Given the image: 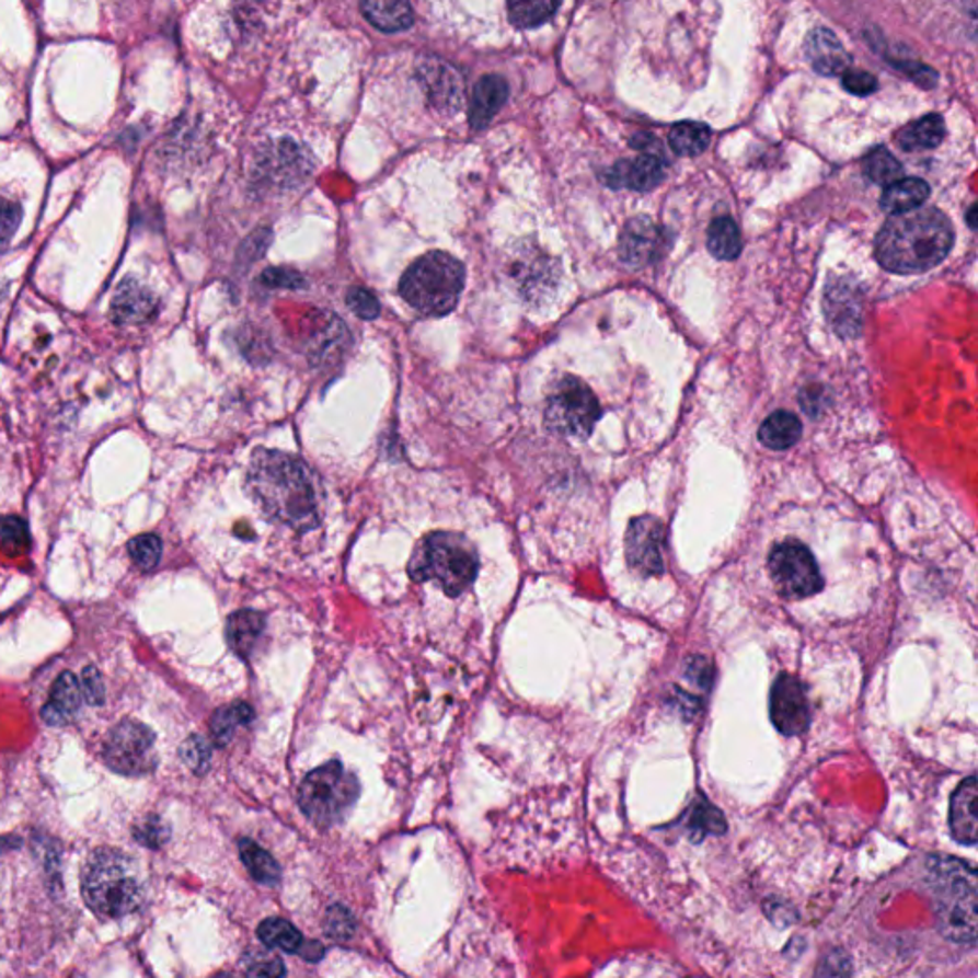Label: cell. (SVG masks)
<instances>
[{
    "label": "cell",
    "instance_id": "1",
    "mask_svg": "<svg viewBox=\"0 0 978 978\" xmlns=\"http://www.w3.org/2000/svg\"><path fill=\"white\" fill-rule=\"evenodd\" d=\"M246 490L272 522L300 531L318 526L314 479L299 457L276 449L254 451Z\"/></svg>",
    "mask_w": 978,
    "mask_h": 978
},
{
    "label": "cell",
    "instance_id": "2",
    "mask_svg": "<svg viewBox=\"0 0 978 978\" xmlns=\"http://www.w3.org/2000/svg\"><path fill=\"white\" fill-rule=\"evenodd\" d=\"M954 228L942 210L925 207L890 217L875 240V256L895 274H921L948 256Z\"/></svg>",
    "mask_w": 978,
    "mask_h": 978
},
{
    "label": "cell",
    "instance_id": "3",
    "mask_svg": "<svg viewBox=\"0 0 978 978\" xmlns=\"http://www.w3.org/2000/svg\"><path fill=\"white\" fill-rule=\"evenodd\" d=\"M480 561L469 539L456 531H434L411 554L413 582H436L449 597H459L476 582Z\"/></svg>",
    "mask_w": 978,
    "mask_h": 978
},
{
    "label": "cell",
    "instance_id": "4",
    "mask_svg": "<svg viewBox=\"0 0 978 978\" xmlns=\"http://www.w3.org/2000/svg\"><path fill=\"white\" fill-rule=\"evenodd\" d=\"M81 893L90 910L102 919L125 918L142 904V887L127 854L100 849L84 864Z\"/></svg>",
    "mask_w": 978,
    "mask_h": 978
},
{
    "label": "cell",
    "instance_id": "5",
    "mask_svg": "<svg viewBox=\"0 0 978 978\" xmlns=\"http://www.w3.org/2000/svg\"><path fill=\"white\" fill-rule=\"evenodd\" d=\"M939 890V927L950 941L973 944L978 933L977 870L964 860L934 856L929 860Z\"/></svg>",
    "mask_w": 978,
    "mask_h": 978
},
{
    "label": "cell",
    "instance_id": "6",
    "mask_svg": "<svg viewBox=\"0 0 978 978\" xmlns=\"http://www.w3.org/2000/svg\"><path fill=\"white\" fill-rule=\"evenodd\" d=\"M463 287V264L441 251H433L413 262L400 281V291L407 304L426 315L451 312Z\"/></svg>",
    "mask_w": 978,
    "mask_h": 978
},
{
    "label": "cell",
    "instance_id": "7",
    "mask_svg": "<svg viewBox=\"0 0 978 978\" xmlns=\"http://www.w3.org/2000/svg\"><path fill=\"white\" fill-rule=\"evenodd\" d=\"M356 776L338 761L323 764L310 772L299 787V805L310 820L320 826H333L343 820L358 801Z\"/></svg>",
    "mask_w": 978,
    "mask_h": 978
},
{
    "label": "cell",
    "instance_id": "8",
    "mask_svg": "<svg viewBox=\"0 0 978 978\" xmlns=\"http://www.w3.org/2000/svg\"><path fill=\"white\" fill-rule=\"evenodd\" d=\"M600 417L595 394L585 382L564 379L546 400L545 425L551 433L568 438H587Z\"/></svg>",
    "mask_w": 978,
    "mask_h": 978
},
{
    "label": "cell",
    "instance_id": "9",
    "mask_svg": "<svg viewBox=\"0 0 978 978\" xmlns=\"http://www.w3.org/2000/svg\"><path fill=\"white\" fill-rule=\"evenodd\" d=\"M156 734L148 726L125 718L113 726L104 746V761L125 776H142L156 769Z\"/></svg>",
    "mask_w": 978,
    "mask_h": 978
},
{
    "label": "cell",
    "instance_id": "10",
    "mask_svg": "<svg viewBox=\"0 0 978 978\" xmlns=\"http://www.w3.org/2000/svg\"><path fill=\"white\" fill-rule=\"evenodd\" d=\"M770 577L785 598H807L820 592L824 577L815 556L799 541L774 546L769 559Z\"/></svg>",
    "mask_w": 978,
    "mask_h": 978
},
{
    "label": "cell",
    "instance_id": "11",
    "mask_svg": "<svg viewBox=\"0 0 978 978\" xmlns=\"http://www.w3.org/2000/svg\"><path fill=\"white\" fill-rule=\"evenodd\" d=\"M770 718L784 736H799L810 723L807 690L792 675H780L770 692Z\"/></svg>",
    "mask_w": 978,
    "mask_h": 978
},
{
    "label": "cell",
    "instance_id": "12",
    "mask_svg": "<svg viewBox=\"0 0 978 978\" xmlns=\"http://www.w3.org/2000/svg\"><path fill=\"white\" fill-rule=\"evenodd\" d=\"M661 541H664V528L656 518L651 516L636 518L628 533L629 564L644 575L661 574L664 572Z\"/></svg>",
    "mask_w": 978,
    "mask_h": 978
},
{
    "label": "cell",
    "instance_id": "13",
    "mask_svg": "<svg viewBox=\"0 0 978 978\" xmlns=\"http://www.w3.org/2000/svg\"><path fill=\"white\" fill-rule=\"evenodd\" d=\"M158 312V297L133 277H127L117 287V292L113 297L110 318L115 325L128 327V325H142V323L156 320Z\"/></svg>",
    "mask_w": 978,
    "mask_h": 978
},
{
    "label": "cell",
    "instance_id": "14",
    "mask_svg": "<svg viewBox=\"0 0 978 978\" xmlns=\"http://www.w3.org/2000/svg\"><path fill=\"white\" fill-rule=\"evenodd\" d=\"M421 82L438 112L457 113L464 100L463 77L446 61L430 60L421 66Z\"/></svg>",
    "mask_w": 978,
    "mask_h": 978
},
{
    "label": "cell",
    "instance_id": "15",
    "mask_svg": "<svg viewBox=\"0 0 978 978\" xmlns=\"http://www.w3.org/2000/svg\"><path fill=\"white\" fill-rule=\"evenodd\" d=\"M664 245V235L651 218H633L621 235V261L633 268H643L656 261L659 249Z\"/></svg>",
    "mask_w": 978,
    "mask_h": 978
},
{
    "label": "cell",
    "instance_id": "16",
    "mask_svg": "<svg viewBox=\"0 0 978 978\" xmlns=\"http://www.w3.org/2000/svg\"><path fill=\"white\" fill-rule=\"evenodd\" d=\"M977 801V778L969 776L959 784L950 803V829L957 843L973 847L978 841Z\"/></svg>",
    "mask_w": 978,
    "mask_h": 978
},
{
    "label": "cell",
    "instance_id": "17",
    "mask_svg": "<svg viewBox=\"0 0 978 978\" xmlns=\"http://www.w3.org/2000/svg\"><path fill=\"white\" fill-rule=\"evenodd\" d=\"M665 179L664 159L652 153L638 156L631 161H620L608 172L606 184L612 187H629L636 192H648Z\"/></svg>",
    "mask_w": 978,
    "mask_h": 978
},
{
    "label": "cell",
    "instance_id": "18",
    "mask_svg": "<svg viewBox=\"0 0 978 978\" xmlns=\"http://www.w3.org/2000/svg\"><path fill=\"white\" fill-rule=\"evenodd\" d=\"M805 56L820 76H841L851 66V56L829 30H815L808 35Z\"/></svg>",
    "mask_w": 978,
    "mask_h": 978
},
{
    "label": "cell",
    "instance_id": "19",
    "mask_svg": "<svg viewBox=\"0 0 978 978\" xmlns=\"http://www.w3.org/2000/svg\"><path fill=\"white\" fill-rule=\"evenodd\" d=\"M81 684L73 672H61L50 690V702L43 707V718L50 726L68 725L81 710Z\"/></svg>",
    "mask_w": 978,
    "mask_h": 978
},
{
    "label": "cell",
    "instance_id": "20",
    "mask_svg": "<svg viewBox=\"0 0 978 978\" xmlns=\"http://www.w3.org/2000/svg\"><path fill=\"white\" fill-rule=\"evenodd\" d=\"M508 82L499 76L482 77L472 92L471 119L472 128H484L492 123L500 105L507 102Z\"/></svg>",
    "mask_w": 978,
    "mask_h": 978
},
{
    "label": "cell",
    "instance_id": "21",
    "mask_svg": "<svg viewBox=\"0 0 978 978\" xmlns=\"http://www.w3.org/2000/svg\"><path fill=\"white\" fill-rule=\"evenodd\" d=\"M828 315L839 335L854 336L860 329L859 289L839 279L828 287Z\"/></svg>",
    "mask_w": 978,
    "mask_h": 978
},
{
    "label": "cell",
    "instance_id": "22",
    "mask_svg": "<svg viewBox=\"0 0 978 978\" xmlns=\"http://www.w3.org/2000/svg\"><path fill=\"white\" fill-rule=\"evenodd\" d=\"M264 625H266V621L262 613L254 612V610H240V612L232 613L226 623V641L238 656L246 659L256 651L262 633H264Z\"/></svg>",
    "mask_w": 978,
    "mask_h": 978
},
{
    "label": "cell",
    "instance_id": "23",
    "mask_svg": "<svg viewBox=\"0 0 978 978\" xmlns=\"http://www.w3.org/2000/svg\"><path fill=\"white\" fill-rule=\"evenodd\" d=\"M931 194L929 184L921 179H900L890 184L882 195V209L893 217L916 210L927 202Z\"/></svg>",
    "mask_w": 978,
    "mask_h": 978
},
{
    "label": "cell",
    "instance_id": "24",
    "mask_svg": "<svg viewBox=\"0 0 978 978\" xmlns=\"http://www.w3.org/2000/svg\"><path fill=\"white\" fill-rule=\"evenodd\" d=\"M361 12L367 18V22L373 23L377 30L387 31V33H398V31L410 30L413 25V10L407 2L402 0H369L361 4Z\"/></svg>",
    "mask_w": 978,
    "mask_h": 978
},
{
    "label": "cell",
    "instance_id": "25",
    "mask_svg": "<svg viewBox=\"0 0 978 978\" xmlns=\"http://www.w3.org/2000/svg\"><path fill=\"white\" fill-rule=\"evenodd\" d=\"M801 434L803 425L799 418L790 411H776L759 428V440L769 449L784 451L799 441Z\"/></svg>",
    "mask_w": 978,
    "mask_h": 978
},
{
    "label": "cell",
    "instance_id": "26",
    "mask_svg": "<svg viewBox=\"0 0 978 978\" xmlns=\"http://www.w3.org/2000/svg\"><path fill=\"white\" fill-rule=\"evenodd\" d=\"M944 136H946L944 119L941 115L931 113L904 128L898 136V143L906 151L933 150L936 146H941Z\"/></svg>",
    "mask_w": 978,
    "mask_h": 978
},
{
    "label": "cell",
    "instance_id": "27",
    "mask_svg": "<svg viewBox=\"0 0 978 978\" xmlns=\"http://www.w3.org/2000/svg\"><path fill=\"white\" fill-rule=\"evenodd\" d=\"M710 253L718 261H734L741 253V235L733 218H715L707 232Z\"/></svg>",
    "mask_w": 978,
    "mask_h": 978
},
{
    "label": "cell",
    "instance_id": "28",
    "mask_svg": "<svg viewBox=\"0 0 978 978\" xmlns=\"http://www.w3.org/2000/svg\"><path fill=\"white\" fill-rule=\"evenodd\" d=\"M711 128L703 123H679L669 135V146L677 156L695 158L710 148Z\"/></svg>",
    "mask_w": 978,
    "mask_h": 978
},
{
    "label": "cell",
    "instance_id": "29",
    "mask_svg": "<svg viewBox=\"0 0 978 978\" xmlns=\"http://www.w3.org/2000/svg\"><path fill=\"white\" fill-rule=\"evenodd\" d=\"M254 713L246 703H232L218 710L210 718V736L218 746H228L232 741L238 726L249 725L253 721Z\"/></svg>",
    "mask_w": 978,
    "mask_h": 978
},
{
    "label": "cell",
    "instance_id": "30",
    "mask_svg": "<svg viewBox=\"0 0 978 978\" xmlns=\"http://www.w3.org/2000/svg\"><path fill=\"white\" fill-rule=\"evenodd\" d=\"M240 852L243 864H245L246 870L251 872L256 882L262 883V885H276L279 882L281 872H279V866H277L276 860L269 852L264 851L262 847H258L254 841H249V839H241Z\"/></svg>",
    "mask_w": 978,
    "mask_h": 978
},
{
    "label": "cell",
    "instance_id": "31",
    "mask_svg": "<svg viewBox=\"0 0 978 978\" xmlns=\"http://www.w3.org/2000/svg\"><path fill=\"white\" fill-rule=\"evenodd\" d=\"M258 936L268 948H279L289 954H300L307 941L302 939V934L284 919H266L258 927Z\"/></svg>",
    "mask_w": 978,
    "mask_h": 978
},
{
    "label": "cell",
    "instance_id": "32",
    "mask_svg": "<svg viewBox=\"0 0 978 978\" xmlns=\"http://www.w3.org/2000/svg\"><path fill=\"white\" fill-rule=\"evenodd\" d=\"M904 166L887 148H875L867 153L864 161V174L867 180L879 186H890L902 179Z\"/></svg>",
    "mask_w": 978,
    "mask_h": 978
},
{
    "label": "cell",
    "instance_id": "33",
    "mask_svg": "<svg viewBox=\"0 0 978 978\" xmlns=\"http://www.w3.org/2000/svg\"><path fill=\"white\" fill-rule=\"evenodd\" d=\"M559 8H561L559 2H545V0L513 2V4H508V15L516 27L531 30V27H539V25L549 22Z\"/></svg>",
    "mask_w": 978,
    "mask_h": 978
},
{
    "label": "cell",
    "instance_id": "34",
    "mask_svg": "<svg viewBox=\"0 0 978 978\" xmlns=\"http://www.w3.org/2000/svg\"><path fill=\"white\" fill-rule=\"evenodd\" d=\"M27 523L20 516H0V549L8 556H20L30 551Z\"/></svg>",
    "mask_w": 978,
    "mask_h": 978
},
{
    "label": "cell",
    "instance_id": "35",
    "mask_svg": "<svg viewBox=\"0 0 978 978\" xmlns=\"http://www.w3.org/2000/svg\"><path fill=\"white\" fill-rule=\"evenodd\" d=\"M690 831L695 841L707 836H721L726 831V821L723 813L718 808L713 807L711 803L703 799L698 803V807L690 818Z\"/></svg>",
    "mask_w": 978,
    "mask_h": 978
},
{
    "label": "cell",
    "instance_id": "36",
    "mask_svg": "<svg viewBox=\"0 0 978 978\" xmlns=\"http://www.w3.org/2000/svg\"><path fill=\"white\" fill-rule=\"evenodd\" d=\"M128 554L138 568L142 572L158 568L163 554V543L156 533H142L138 538L130 539L128 543Z\"/></svg>",
    "mask_w": 978,
    "mask_h": 978
},
{
    "label": "cell",
    "instance_id": "37",
    "mask_svg": "<svg viewBox=\"0 0 978 978\" xmlns=\"http://www.w3.org/2000/svg\"><path fill=\"white\" fill-rule=\"evenodd\" d=\"M245 969L249 975L254 978H281L285 975V967L281 959L272 954L269 950H258L251 952L245 957Z\"/></svg>",
    "mask_w": 978,
    "mask_h": 978
},
{
    "label": "cell",
    "instance_id": "38",
    "mask_svg": "<svg viewBox=\"0 0 978 978\" xmlns=\"http://www.w3.org/2000/svg\"><path fill=\"white\" fill-rule=\"evenodd\" d=\"M180 755L187 767L197 774H203L205 770L209 769L210 746L203 736H197V734L189 736L180 747Z\"/></svg>",
    "mask_w": 978,
    "mask_h": 978
},
{
    "label": "cell",
    "instance_id": "39",
    "mask_svg": "<svg viewBox=\"0 0 978 978\" xmlns=\"http://www.w3.org/2000/svg\"><path fill=\"white\" fill-rule=\"evenodd\" d=\"M22 225V207L18 203L0 197V253L7 251Z\"/></svg>",
    "mask_w": 978,
    "mask_h": 978
},
{
    "label": "cell",
    "instance_id": "40",
    "mask_svg": "<svg viewBox=\"0 0 978 978\" xmlns=\"http://www.w3.org/2000/svg\"><path fill=\"white\" fill-rule=\"evenodd\" d=\"M346 302H348L352 312L359 315L361 320H375L377 315L381 314L379 300L373 292L367 291L364 287H352L346 295Z\"/></svg>",
    "mask_w": 978,
    "mask_h": 978
},
{
    "label": "cell",
    "instance_id": "41",
    "mask_svg": "<svg viewBox=\"0 0 978 978\" xmlns=\"http://www.w3.org/2000/svg\"><path fill=\"white\" fill-rule=\"evenodd\" d=\"M851 957L843 950H831L821 959L816 978H851Z\"/></svg>",
    "mask_w": 978,
    "mask_h": 978
},
{
    "label": "cell",
    "instance_id": "42",
    "mask_svg": "<svg viewBox=\"0 0 978 978\" xmlns=\"http://www.w3.org/2000/svg\"><path fill=\"white\" fill-rule=\"evenodd\" d=\"M82 700L90 705H102L105 702V684L102 675L94 665L82 669L81 680Z\"/></svg>",
    "mask_w": 978,
    "mask_h": 978
},
{
    "label": "cell",
    "instance_id": "43",
    "mask_svg": "<svg viewBox=\"0 0 978 978\" xmlns=\"http://www.w3.org/2000/svg\"><path fill=\"white\" fill-rule=\"evenodd\" d=\"M843 87L854 96H870L877 90L879 82L867 71H844Z\"/></svg>",
    "mask_w": 978,
    "mask_h": 978
},
{
    "label": "cell",
    "instance_id": "44",
    "mask_svg": "<svg viewBox=\"0 0 978 978\" xmlns=\"http://www.w3.org/2000/svg\"><path fill=\"white\" fill-rule=\"evenodd\" d=\"M261 284L268 287H284V289H299L304 285L302 277L297 272L287 268H269L262 272Z\"/></svg>",
    "mask_w": 978,
    "mask_h": 978
},
{
    "label": "cell",
    "instance_id": "45",
    "mask_svg": "<svg viewBox=\"0 0 978 978\" xmlns=\"http://www.w3.org/2000/svg\"><path fill=\"white\" fill-rule=\"evenodd\" d=\"M136 837H138L143 844H148V847H158L159 843H163L166 833H164V828L161 826V821L153 818V820H150L148 824H143V826L136 829Z\"/></svg>",
    "mask_w": 978,
    "mask_h": 978
},
{
    "label": "cell",
    "instance_id": "46",
    "mask_svg": "<svg viewBox=\"0 0 978 978\" xmlns=\"http://www.w3.org/2000/svg\"><path fill=\"white\" fill-rule=\"evenodd\" d=\"M688 675L692 677L694 682H698L700 687H710L711 679H713V669H711V664L707 659H703V657H694L690 665H688L687 669Z\"/></svg>",
    "mask_w": 978,
    "mask_h": 978
},
{
    "label": "cell",
    "instance_id": "47",
    "mask_svg": "<svg viewBox=\"0 0 978 978\" xmlns=\"http://www.w3.org/2000/svg\"><path fill=\"white\" fill-rule=\"evenodd\" d=\"M973 218H975V207H971V209H969V225H971V228H975V222H973Z\"/></svg>",
    "mask_w": 978,
    "mask_h": 978
},
{
    "label": "cell",
    "instance_id": "48",
    "mask_svg": "<svg viewBox=\"0 0 978 978\" xmlns=\"http://www.w3.org/2000/svg\"><path fill=\"white\" fill-rule=\"evenodd\" d=\"M215 978H235V977H233V975H228V973H225V975H217V977H215Z\"/></svg>",
    "mask_w": 978,
    "mask_h": 978
}]
</instances>
